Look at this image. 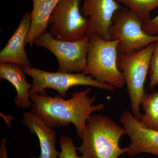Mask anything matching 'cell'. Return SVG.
Segmentation results:
<instances>
[{
	"instance_id": "obj_3",
	"label": "cell",
	"mask_w": 158,
	"mask_h": 158,
	"mask_svg": "<svg viewBox=\"0 0 158 158\" xmlns=\"http://www.w3.org/2000/svg\"><path fill=\"white\" fill-rule=\"evenodd\" d=\"M118 40L90 35L87 66L83 73L102 84L121 89L125 85L118 65Z\"/></svg>"
},
{
	"instance_id": "obj_4",
	"label": "cell",
	"mask_w": 158,
	"mask_h": 158,
	"mask_svg": "<svg viewBox=\"0 0 158 158\" xmlns=\"http://www.w3.org/2000/svg\"><path fill=\"white\" fill-rule=\"evenodd\" d=\"M155 43L129 54L118 53V65L127 85L132 113L140 120L141 100L145 94L144 84L149 73Z\"/></svg>"
},
{
	"instance_id": "obj_9",
	"label": "cell",
	"mask_w": 158,
	"mask_h": 158,
	"mask_svg": "<svg viewBox=\"0 0 158 158\" xmlns=\"http://www.w3.org/2000/svg\"><path fill=\"white\" fill-rule=\"evenodd\" d=\"M120 121L131 141L128 155L133 157L146 153L158 156V130L145 126L128 111L122 113Z\"/></svg>"
},
{
	"instance_id": "obj_15",
	"label": "cell",
	"mask_w": 158,
	"mask_h": 158,
	"mask_svg": "<svg viewBox=\"0 0 158 158\" xmlns=\"http://www.w3.org/2000/svg\"><path fill=\"white\" fill-rule=\"evenodd\" d=\"M141 106L144 113L140 121L147 127L158 130V92L144 94Z\"/></svg>"
},
{
	"instance_id": "obj_2",
	"label": "cell",
	"mask_w": 158,
	"mask_h": 158,
	"mask_svg": "<svg viewBox=\"0 0 158 158\" xmlns=\"http://www.w3.org/2000/svg\"><path fill=\"white\" fill-rule=\"evenodd\" d=\"M126 135L122 127L108 116L98 114L88 118L81 138L82 144L77 150L83 158H118L127 153L119 141Z\"/></svg>"
},
{
	"instance_id": "obj_5",
	"label": "cell",
	"mask_w": 158,
	"mask_h": 158,
	"mask_svg": "<svg viewBox=\"0 0 158 158\" xmlns=\"http://www.w3.org/2000/svg\"><path fill=\"white\" fill-rule=\"evenodd\" d=\"M143 23L137 15L125 7L116 11L109 36L110 40L119 41L118 53H131L158 42V36H152L144 32Z\"/></svg>"
},
{
	"instance_id": "obj_13",
	"label": "cell",
	"mask_w": 158,
	"mask_h": 158,
	"mask_svg": "<svg viewBox=\"0 0 158 158\" xmlns=\"http://www.w3.org/2000/svg\"><path fill=\"white\" fill-rule=\"evenodd\" d=\"M0 78L10 82L15 88L16 96L14 103L16 106L26 110L31 109L32 102L30 90L32 85L26 80L22 66L14 63H0Z\"/></svg>"
},
{
	"instance_id": "obj_20",
	"label": "cell",
	"mask_w": 158,
	"mask_h": 158,
	"mask_svg": "<svg viewBox=\"0 0 158 158\" xmlns=\"http://www.w3.org/2000/svg\"><path fill=\"white\" fill-rule=\"evenodd\" d=\"M8 140L3 138L0 143V158H9L7 154V143Z\"/></svg>"
},
{
	"instance_id": "obj_6",
	"label": "cell",
	"mask_w": 158,
	"mask_h": 158,
	"mask_svg": "<svg viewBox=\"0 0 158 158\" xmlns=\"http://www.w3.org/2000/svg\"><path fill=\"white\" fill-rule=\"evenodd\" d=\"M26 74L32 79V87L30 94L47 95L46 89H52L62 97L67 96L66 93L74 86H86L94 87L102 90L114 92L116 88L107 84H102L90 76L82 73L49 72L33 67H23Z\"/></svg>"
},
{
	"instance_id": "obj_8",
	"label": "cell",
	"mask_w": 158,
	"mask_h": 158,
	"mask_svg": "<svg viewBox=\"0 0 158 158\" xmlns=\"http://www.w3.org/2000/svg\"><path fill=\"white\" fill-rule=\"evenodd\" d=\"M90 35L75 41L55 39L49 33L35 40L34 45L48 50L56 56L59 71L70 73H84L87 63Z\"/></svg>"
},
{
	"instance_id": "obj_1",
	"label": "cell",
	"mask_w": 158,
	"mask_h": 158,
	"mask_svg": "<svg viewBox=\"0 0 158 158\" xmlns=\"http://www.w3.org/2000/svg\"><path fill=\"white\" fill-rule=\"evenodd\" d=\"M91 88L71 94V98L55 97L41 94H30L31 111L43 118L51 127H65L73 124L79 138H81L86 123L92 113L104 110L103 103L94 104L96 96H89Z\"/></svg>"
},
{
	"instance_id": "obj_16",
	"label": "cell",
	"mask_w": 158,
	"mask_h": 158,
	"mask_svg": "<svg viewBox=\"0 0 158 158\" xmlns=\"http://www.w3.org/2000/svg\"><path fill=\"white\" fill-rule=\"evenodd\" d=\"M117 2L132 11L144 22L151 18L152 11L158 8V0H116Z\"/></svg>"
},
{
	"instance_id": "obj_7",
	"label": "cell",
	"mask_w": 158,
	"mask_h": 158,
	"mask_svg": "<svg viewBox=\"0 0 158 158\" xmlns=\"http://www.w3.org/2000/svg\"><path fill=\"white\" fill-rule=\"evenodd\" d=\"M81 0H60L52 12L48 33L55 39L75 41L89 35L88 20L80 8Z\"/></svg>"
},
{
	"instance_id": "obj_19",
	"label": "cell",
	"mask_w": 158,
	"mask_h": 158,
	"mask_svg": "<svg viewBox=\"0 0 158 158\" xmlns=\"http://www.w3.org/2000/svg\"><path fill=\"white\" fill-rule=\"evenodd\" d=\"M143 29L146 34L152 36H158V14L155 17L144 22Z\"/></svg>"
},
{
	"instance_id": "obj_14",
	"label": "cell",
	"mask_w": 158,
	"mask_h": 158,
	"mask_svg": "<svg viewBox=\"0 0 158 158\" xmlns=\"http://www.w3.org/2000/svg\"><path fill=\"white\" fill-rule=\"evenodd\" d=\"M60 0H33L31 12V25L27 43L34 45L35 40L47 33L49 20L52 12Z\"/></svg>"
},
{
	"instance_id": "obj_17",
	"label": "cell",
	"mask_w": 158,
	"mask_h": 158,
	"mask_svg": "<svg viewBox=\"0 0 158 158\" xmlns=\"http://www.w3.org/2000/svg\"><path fill=\"white\" fill-rule=\"evenodd\" d=\"M60 144L61 151L59 152L58 158H83L77 154V148L71 137L60 136Z\"/></svg>"
},
{
	"instance_id": "obj_10",
	"label": "cell",
	"mask_w": 158,
	"mask_h": 158,
	"mask_svg": "<svg viewBox=\"0 0 158 158\" xmlns=\"http://www.w3.org/2000/svg\"><path fill=\"white\" fill-rule=\"evenodd\" d=\"M81 12L88 20V33L110 40L109 31L113 16L121 9L116 0H81Z\"/></svg>"
},
{
	"instance_id": "obj_11",
	"label": "cell",
	"mask_w": 158,
	"mask_h": 158,
	"mask_svg": "<svg viewBox=\"0 0 158 158\" xmlns=\"http://www.w3.org/2000/svg\"><path fill=\"white\" fill-rule=\"evenodd\" d=\"M31 12L27 11L19 25L0 52V63H14L23 67H32L25 51L31 25Z\"/></svg>"
},
{
	"instance_id": "obj_12",
	"label": "cell",
	"mask_w": 158,
	"mask_h": 158,
	"mask_svg": "<svg viewBox=\"0 0 158 158\" xmlns=\"http://www.w3.org/2000/svg\"><path fill=\"white\" fill-rule=\"evenodd\" d=\"M22 118L23 123L39 139L40 155L32 158H58L59 152L56 148V133L53 128L48 125L41 116L31 111L23 113Z\"/></svg>"
},
{
	"instance_id": "obj_18",
	"label": "cell",
	"mask_w": 158,
	"mask_h": 158,
	"mask_svg": "<svg viewBox=\"0 0 158 158\" xmlns=\"http://www.w3.org/2000/svg\"><path fill=\"white\" fill-rule=\"evenodd\" d=\"M149 87L153 89L158 85V41L155 43L149 71Z\"/></svg>"
}]
</instances>
